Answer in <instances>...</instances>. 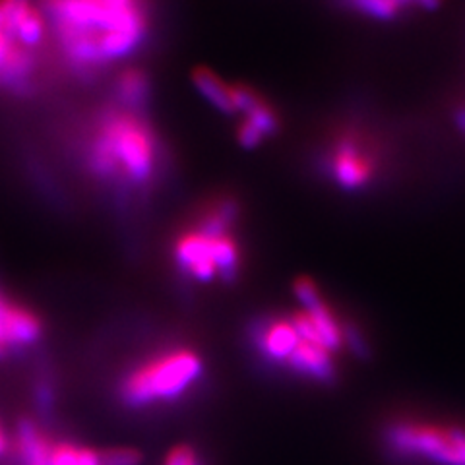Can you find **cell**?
<instances>
[{
    "mask_svg": "<svg viewBox=\"0 0 465 465\" xmlns=\"http://www.w3.org/2000/svg\"><path fill=\"white\" fill-rule=\"evenodd\" d=\"M51 49L76 78L130 61L153 27L152 0H39Z\"/></svg>",
    "mask_w": 465,
    "mask_h": 465,
    "instance_id": "6da1fadb",
    "label": "cell"
},
{
    "mask_svg": "<svg viewBox=\"0 0 465 465\" xmlns=\"http://www.w3.org/2000/svg\"><path fill=\"white\" fill-rule=\"evenodd\" d=\"M78 153L84 171L123 200L148 196L169 169L165 142L150 109L124 107L113 99L85 123Z\"/></svg>",
    "mask_w": 465,
    "mask_h": 465,
    "instance_id": "7a4b0ae2",
    "label": "cell"
},
{
    "mask_svg": "<svg viewBox=\"0 0 465 465\" xmlns=\"http://www.w3.org/2000/svg\"><path fill=\"white\" fill-rule=\"evenodd\" d=\"M239 217V202L231 196H220L203 203L173 239L171 260L186 282L231 283L239 278L244 264L237 237Z\"/></svg>",
    "mask_w": 465,
    "mask_h": 465,
    "instance_id": "3957f363",
    "label": "cell"
},
{
    "mask_svg": "<svg viewBox=\"0 0 465 465\" xmlns=\"http://www.w3.org/2000/svg\"><path fill=\"white\" fill-rule=\"evenodd\" d=\"M51 37L34 0H0V92L34 94L47 66Z\"/></svg>",
    "mask_w": 465,
    "mask_h": 465,
    "instance_id": "277c9868",
    "label": "cell"
},
{
    "mask_svg": "<svg viewBox=\"0 0 465 465\" xmlns=\"http://www.w3.org/2000/svg\"><path fill=\"white\" fill-rule=\"evenodd\" d=\"M203 361L188 345L157 349L130 369L119 384V398L128 407H150L181 400L198 384Z\"/></svg>",
    "mask_w": 465,
    "mask_h": 465,
    "instance_id": "5b68a950",
    "label": "cell"
},
{
    "mask_svg": "<svg viewBox=\"0 0 465 465\" xmlns=\"http://www.w3.org/2000/svg\"><path fill=\"white\" fill-rule=\"evenodd\" d=\"M386 446L405 461L425 465H465V427L425 419H401L386 432Z\"/></svg>",
    "mask_w": 465,
    "mask_h": 465,
    "instance_id": "8992f818",
    "label": "cell"
},
{
    "mask_svg": "<svg viewBox=\"0 0 465 465\" xmlns=\"http://www.w3.org/2000/svg\"><path fill=\"white\" fill-rule=\"evenodd\" d=\"M320 169L340 191L359 193L372 186L381 173V152L365 130L349 124L326 142Z\"/></svg>",
    "mask_w": 465,
    "mask_h": 465,
    "instance_id": "52a82bcc",
    "label": "cell"
},
{
    "mask_svg": "<svg viewBox=\"0 0 465 465\" xmlns=\"http://www.w3.org/2000/svg\"><path fill=\"white\" fill-rule=\"evenodd\" d=\"M232 104H235L232 116L241 119L235 134L242 148L254 150L280 133L278 109L251 85L232 84Z\"/></svg>",
    "mask_w": 465,
    "mask_h": 465,
    "instance_id": "ba28073f",
    "label": "cell"
},
{
    "mask_svg": "<svg viewBox=\"0 0 465 465\" xmlns=\"http://www.w3.org/2000/svg\"><path fill=\"white\" fill-rule=\"evenodd\" d=\"M251 338L262 357L275 365L287 367L301 341V333L291 316H266L252 326Z\"/></svg>",
    "mask_w": 465,
    "mask_h": 465,
    "instance_id": "9c48e42d",
    "label": "cell"
},
{
    "mask_svg": "<svg viewBox=\"0 0 465 465\" xmlns=\"http://www.w3.org/2000/svg\"><path fill=\"white\" fill-rule=\"evenodd\" d=\"M20 465H51L53 442L32 417H22L14 434Z\"/></svg>",
    "mask_w": 465,
    "mask_h": 465,
    "instance_id": "30bf717a",
    "label": "cell"
},
{
    "mask_svg": "<svg viewBox=\"0 0 465 465\" xmlns=\"http://www.w3.org/2000/svg\"><path fill=\"white\" fill-rule=\"evenodd\" d=\"M152 94H153V85L148 72H143L142 68H136V66H128L126 70L121 72L119 78L114 80L111 99L124 107L150 109Z\"/></svg>",
    "mask_w": 465,
    "mask_h": 465,
    "instance_id": "8fae6325",
    "label": "cell"
},
{
    "mask_svg": "<svg viewBox=\"0 0 465 465\" xmlns=\"http://www.w3.org/2000/svg\"><path fill=\"white\" fill-rule=\"evenodd\" d=\"M194 85L200 92V95L208 101L210 105H213L217 111H222L225 114L235 113V104H232V85L225 84L220 76L213 74L208 68H198L194 72Z\"/></svg>",
    "mask_w": 465,
    "mask_h": 465,
    "instance_id": "7c38bea8",
    "label": "cell"
},
{
    "mask_svg": "<svg viewBox=\"0 0 465 465\" xmlns=\"http://www.w3.org/2000/svg\"><path fill=\"white\" fill-rule=\"evenodd\" d=\"M101 465H140L142 456L134 448H107L99 452Z\"/></svg>",
    "mask_w": 465,
    "mask_h": 465,
    "instance_id": "4fadbf2b",
    "label": "cell"
},
{
    "mask_svg": "<svg viewBox=\"0 0 465 465\" xmlns=\"http://www.w3.org/2000/svg\"><path fill=\"white\" fill-rule=\"evenodd\" d=\"M51 465H80V446L72 442H53Z\"/></svg>",
    "mask_w": 465,
    "mask_h": 465,
    "instance_id": "5bb4252c",
    "label": "cell"
},
{
    "mask_svg": "<svg viewBox=\"0 0 465 465\" xmlns=\"http://www.w3.org/2000/svg\"><path fill=\"white\" fill-rule=\"evenodd\" d=\"M163 465H203V461L193 446H177L167 454Z\"/></svg>",
    "mask_w": 465,
    "mask_h": 465,
    "instance_id": "9a60e30c",
    "label": "cell"
},
{
    "mask_svg": "<svg viewBox=\"0 0 465 465\" xmlns=\"http://www.w3.org/2000/svg\"><path fill=\"white\" fill-rule=\"evenodd\" d=\"M35 403L41 413H49L54 405V390L47 378H41L35 382Z\"/></svg>",
    "mask_w": 465,
    "mask_h": 465,
    "instance_id": "2e32d148",
    "label": "cell"
},
{
    "mask_svg": "<svg viewBox=\"0 0 465 465\" xmlns=\"http://www.w3.org/2000/svg\"><path fill=\"white\" fill-rule=\"evenodd\" d=\"M12 299H8L3 291H0V359L10 355L6 349V341H5V328H6V314L10 309Z\"/></svg>",
    "mask_w": 465,
    "mask_h": 465,
    "instance_id": "e0dca14e",
    "label": "cell"
},
{
    "mask_svg": "<svg viewBox=\"0 0 465 465\" xmlns=\"http://www.w3.org/2000/svg\"><path fill=\"white\" fill-rule=\"evenodd\" d=\"M80 465H101L99 452L92 448H82L80 446Z\"/></svg>",
    "mask_w": 465,
    "mask_h": 465,
    "instance_id": "ac0fdd59",
    "label": "cell"
},
{
    "mask_svg": "<svg viewBox=\"0 0 465 465\" xmlns=\"http://www.w3.org/2000/svg\"><path fill=\"white\" fill-rule=\"evenodd\" d=\"M8 450H10V436L6 434L3 425H0V458L6 456Z\"/></svg>",
    "mask_w": 465,
    "mask_h": 465,
    "instance_id": "d6986e66",
    "label": "cell"
}]
</instances>
